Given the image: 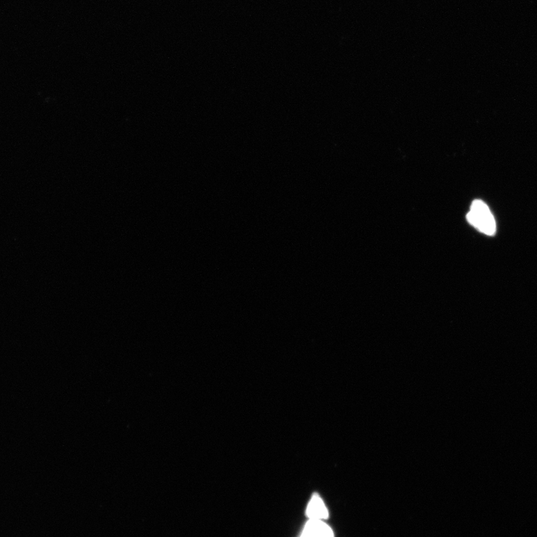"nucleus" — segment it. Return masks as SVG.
I'll return each instance as SVG.
<instances>
[{"label": "nucleus", "instance_id": "nucleus-1", "mask_svg": "<svg viewBox=\"0 0 537 537\" xmlns=\"http://www.w3.org/2000/svg\"><path fill=\"white\" fill-rule=\"evenodd\" d=\"M468 222L479 232L493 236L496 232L494 216L489 207L482 200H475L467 216Z\"/></svg>", "mask_w": 537, "mask_h": 537}, {"label": "nucleus", "instance_id": "nucleus-2", "mask_svg": "<svg viewBox=\"0 0 537 537\" xmlns=\"http://www.w3.org/2000/svg\"><path fill=\"white\" fill-rule=\"evenodd\" d=\"M301 537H334L331 527L321 520H309Z\"/></svg>", "mask_w": 537, "mask_h": 537}, {"label": "nucleus", "instance_id": "nucleus-3", "mask_svg": "<svg viewBox=\"0 0 537 537\" xmlns=\"http://www.w3.org/2000/svg\"><path fill=\"white\" fill-rule=\"evenodd\" d=\"M306 513L310 520L323 521L328 517V509L323 499L317 494L314 495L310 499Z\"/></svg>", "mask_w": 537, "mask_h": 537}]
</instances>
